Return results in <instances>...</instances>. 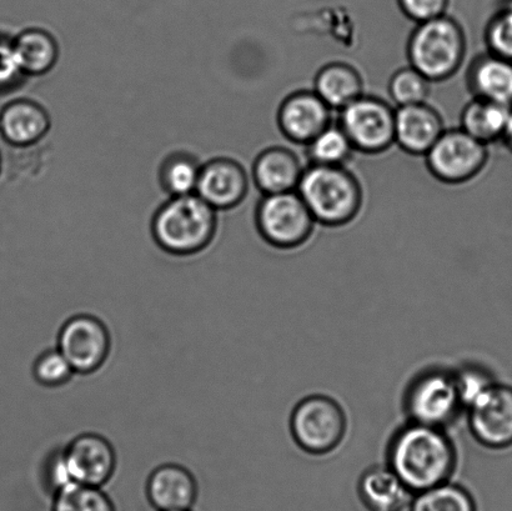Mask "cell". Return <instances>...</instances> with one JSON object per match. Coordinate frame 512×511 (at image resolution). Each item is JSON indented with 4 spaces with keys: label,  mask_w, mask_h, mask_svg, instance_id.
Segmentation results:
<instances>
[{
    "label": "cell",
    "mask_w": 512,
    "mask_h": 511,
    "mask_svg": "<svg viewBox=\"0 0 512 511\" xmlns=\"http://www.w3.org/2000/svg\"><path fill=\"white\" fill-rule=\"evenodd\" d=\"M464 408L455 373L448 370L421 373L406 390L405 410L413 423L445 429Z\"/></svg>",
    "instance_id": "5b68a950"
},
{
    "label": "cell",
    "mask_w": 512,
    "mask_h": 511,
    "mask_svg": "<svg viewBox=\"0 0 512 511\" xmlns=\"http://www.w3.org/2000/svg\"><path fill=\"white\" fill-rule=\"evenodd\" d=\"M388 462L401 482L418 494L450 482L458 453L445 429L410 422L391 439Z\"/></svg>",
    "instance_id": "6da1fadb"
},
{
    "label": "cell",
    "mask_w": 512,
    "mask_h": 511,
    "mask_svg": "<svg viewBox=\"0 0 512 511\" xmlns=\"http://www.w3.org/2000/svg\"><path fill=\"white\" fill-rule=\"evenodd\" d=\"M455 378L465 408H468L481 394L498 383L488 369L474 364L460 368L458 372H455Z\"/></svg>",
    "instance_id": "4dcf8cb0"
},
{
    "label": "cell",
    "mask_w": 512,
    "mask_h": 511,
    "mask_svg": "<svg viewBox=\"0 0 512 511\" xmlns=\"http://www.w3.org/2000/svg\"><path fill=\"white\" fill-rule=\"evenodd\" d=\"M430 173L440 182L463 184L474 179L489 159V145L463 128L446 130L425 155Z\"/></svg>",
    "instance_id": "ba28073f"
},
{
    "label": "cell",
    "mask_w": 512,
    "mask_h": 511,
    "mask_svg": "<svg viewBox=\"0 0 512 511\" xmlns=\"http://www.w3.org/2000/svg\"><path fill=\"white\" fill-rule=\"evenodd\" d=\"M469 409L471 434L483 445L494 450L512 447V387L495 383L481 394Z\"/></svg>",
    "instance_id": "7c38bea8"
},
{
    "label": "cell",
    "mask_w": 512,
    "mask_h": 511,
    "mask_svg": "<svg viewBox=\"0 0 512 511\" xmlns=\"http://www.w3.org/2000/svg\"><path fill=\"white\" fill-rule=\"evenodd\" d=\"M468 84L474 97L512 107V62L483 54L470 65Z\"/></svg>",
    "instance_id": "ffe728a7"
},
{
    "label": "cell",
    "mask_w": 512,
    "mask_h": 511,
    "mask_svg": "<svg viewBox=\"0 0 512 511\" xmlns=\"http://www.w3.org/2000/svg\"><path fill=\"white\" fill-rule=\"evenodd\" d=\"M315 223L313 214L296 190L264 195L256 207V228L261 238L274 248L301 247L313 234Z\"/></svg>",
    "instance_id": "8992f818"
},
{
    "label": "cell",
    "mask_w": 512,
    "mask_h": 511,
    "mask_svg": "<svg viewBox=\"0 0 512 511\" xmlns=\"http://www.w3.org/2000/svg\"><path fill=\"white\" fill-rule=\"evenodd\" d=\"M430 80L419 70L408 67L399 69L389 83V94L399 107L426 103L430 94Z\"/></svg>",
    "instance_id": "83f0119b"
},
{
    "label": "cell",
    "mask_w": 512,
    "mask_h": 511,
    "mask_svg": "<svg viewBox=\"0 0 512 511\" xmlns=\"http://www.w3.org/2000/svg\"><path fill=\"white\" fill-rule=\"evenodd\" d=\"M403 13L416 23L445 15L449 0H399Z\"/></svg>",
    "instance_id": "d6a6232c"
},
{
    "label": "cell",
    "mask_w": 512,
    "mask_h": 511,
    "mask_svg": "<svg viewBox=\"0 0 512 511\" xmlns=\"http://www.w3.org/2000/svg\"><path fill=\"white\" fill-rule=\"evenodd\" d=\"M338 124L359 152L379 154L395 143V110L383 99L361 95L340 110Z\"/></svg>",
    "instance_id": "9c48e42d"
},
{
    "label": "cell",
    "mask_w": 512,
    "mask_h": 511,
    "mask_svg": "<svg viewBox=\"0 0 512 511\" xmlns=\"http://www.w3.org/2000/svg\"><path fill=\"white\" fill-rule=\"evenodd\" d=\"M198 492L193 473L177 463L159 465L150 473L145 487L149 503L157 511L192 510Z\"/></svg>",
    "instance_id": "2e32d148"
},
{
    "label": "cell",
    "mask_w": 512,
    "mask_h": 511,
    "mask_svg": "<svg viewBox=\"0 0 512 511\" xmlns=\"http://www.w3.org/2000/svg\"><path fill=\"white\" fill-rule=\"evenodd\" d=\"M445 132L438 110L426 103L395 110V143L413 155H426Z\"/></svg>",
    "instance_id": "e0dca14e"
},
{
    "label": "cell",
    "mask_w": 512,
    "mask_h": 511,
    "mask_svg": "<svg viewBox=\"0 0 512 511\" xmlns=\"http://www.w3.org/2000/svg\"><path fill=\"white\" fill-rule=\"evenodd\" d=\"M52 120L47 109L35 100H10L0 109V138L10 147L33 148L47 137Z\"/></svg>",
    "instance_id": "9a60e30c"
},
{
    "label": "cell",
    "mask_w": 512,
    "mask_h": 511,
    "mask_svg": "<svg viewBox=\"0 0 512 511\" xmlns=\"http://www.w3.org/2000/svg\"><path fill=\"white\" fill-rule=\"evenodd\" d=\"M485 35L489 53L512 62V0H506L490 20Z\"/></svg>",
    "instance_id": "f546056e"
},
{
    "label": "cell",
    "mask_w": 512,
    "mask_h": 511,
    "mask_svg": "<svg viewBox=\"0 0 512 511\" xmlns=\"http://www.w3.org/2000/svg\"><path fill=\"white\" fill-rule=\"evenodd\" d=\"M198 158L185 152H175L164 159L159 169V182L170 197L197 192L200 170Z\"/></svg>",
    "instance_id": "cb8c5ba5"
},
{
    "label": "cell",
    "mask_w": 512,
    "mask_h": 511,
    "mask_svg": "<svg viewBox=\"0 0 512 511\" xmlns=\"http://www.w3.org/2000/svg\"><path fill=\"white\" fill-rule=\"evenodd\" d=\"M15 53L25 77H40L53 70L59 59V45L52 33L28 28L13 37Z\"/></svg>",
    "instance_id": "44dd1931"
},
{
    "label": "cell",
    "mask_w": 512,
    "mask_h": 511,
    "mask_svg": "<svg viewBox=\"0 0 512 511\" xmlns=\"http://www.w3.org/2000/svg\"><path fill=\"white\" fill-rule=\"evenodd\" d=\"M314 92L331 109L341 110L363 95L364 82L353 65L330 63L316 74Z\"/></svg>",
    "instance_id": "7402d4cb"
},
{
    "label": "cell",
    "mask_w": 512,
    "mask_h": 511,
    "mask_svg": "<svg viewBox=\"0 0 512 511\" xmlns=\"http://www.w3.org/2000/svg\"><path fill=\"white\" fill-rule=\"evenodd\" d=\"M304 169L290 149L271 147L256 157L252 175L261 193L278 194L298 189Z\"/></svg>",
    "instance_id": "ac0fdd59"
},
{
    "label": "cell",
    "mask_w": 512,
    "mask_h": 511,
    "mask_svg": "<svg viewBox=\"0 0 512 511\" xmlns=\"http://www.w3.org/2000/svg\"><path fill=\"white\" fill-rule=\"evenodd\" d=\"M217 229V210L197 193L170 197L152 220L154 242L174 257L203 252L212 244Z\"/></svg>",
    "instance_id": "7a4b0ae2"
},
{
    "label": "cell",
    "mask_w": 512,
    "mask_h": 511,
    "mask_svg": "<svg viewBox=\"0 0 512 511\" xmlns=\"http://www.w3.org/2000/svg\"><path fill=\"white\" fill-rule=\"evenodd\" d=\"M52 511H117L103 488L69 484L52 495Z\"/></svg>",
    "instance_id": "4316f807"
},
{
    "label": "cell",
    "mask_w": 512,
    "mask_h": 511,
    "mask_svg": "<svg viewBox=\"0 0 512 511\" xmlns=\"http://www.w3.org/2000/svg\"><path fill=\"white\" fill-rule=\"evenodd\" d=\"M311 164L344 165L355 148L339 124L331 123L306 145Z\"/></svg>",
    "instance_id": "484cf974"
},
{
    "label": "cell",
    "mask_w": 512,
    "mask_h": 511,
    "mask_svg": "<svg viewBox=\"0 0 512 511\" xmlns=\"http://www.w3.org/2000/svg\"><path fill=\"white\" fill-rule=\"evenodd\" d=\"M359 495L370 511H409L415 497L389 465L365 472L360 478Z\"/></svg>",
    "instance_id": "d6986e66"
},
{
    "label": "cell",
    "mask_w": 512,
    "mask_h": 511,
    "mask_svg": "<svg viewBox=\"0 0 512 511\" xmlns=\"http://www.w3.org/2000/svg\"><path fill=\"white\" fill-rule=\"evenodd\" d=\"M2 170H3V159H2V154H0V174H2Z\"/></svg>",
    "instance_id": "e575fe53"
},
{
    "label": "cell",
    "mask_w": 512,
    "mask_h": 511,
    "mask_svg": "<svg viewBox=\"0 0 512 511\" xmlns=\"http://www.w3.org/2000/svg\"><path fill=\"white\" fill-rule=\"evenodd\" d=\"M179 511H193V510H179Z\"/></svg>",
    "instance_id": "d590c367"
},
{
    "label": "cell",
    "mask_w": 512,
    "mask_h": 511,
    "mask_svg": "<svg viewBox=\"0 0 512 511\" xmlns=\"http://www.w3.org/2000/svg\"><path fill=\"white\" fill-rule=\"evenodd\" d=\"M348 428L344 409L326 395H310L296 405L290 419L291 435L304 452L325 455L343 442Z\"/></svg>",
    "instance_id": "52a82bcc"
},
{
    "label": "cell",
    "mask_w": 512,
    "mask_h": 511,
    "mask_svg": "<svg viewBox=\"0 0 512 511\" xmlns=\"http://www.w3.org/2000/svg\"><path fill=\"white\" fill-rule=\"evenodd\" d=\"M32 373L35 382L48 389L64 387L75 375L72 365L58 348L40 353L34 360Z\"/></svg>",
    "instance_id": "f1b7e54d"
},
{
    "label": "cell",
    "mask_w": 512,
    "mask_h": 511,
    "mask_svg": "<svg viewBox=\"0 0 512 511\" xmlns=\"http://www.w3.org/2000/svg\"><path fill=\"white\" fill-rule=\"evenodd\" d=\"M25 77L15 53L13 37L0 32V95L18 89Z\"/></svg>",
    "instance_id": "1f68e13d"
},
{
    "label": "cell",
    "mask_w": 512,
    "mask_h": 511,
    "mask_svg": "<svg viewBox=\"0 0 512 511\" xmlns=\"http://www.w3.org/2000/svg\"><path fill=\"white\" fill-rule=\"evenodd\" d=\"M249 177L237 160L215 158L202 165L197 193L215 210L238 207L247 198Z\"/></svg>",
    "instance_id": "5bb4252c"
},
{
    "label": "cell",
    "mask_w": 512,
    "mask_h": 511,
    "mask_svg": "<svg viewBox=\"0 0 512 511\" xmlns=\"http://www.w3.org/2000/svg\"><path fill=\"white\" fill-rule=\"evenodd\" d=\"M331 110L314 90L290 94L278 112L281 133L291 142L308 145L331 124Z\"/></svg>",
    "instance_id": "4fadbf2b"
},
{
    "label": "cell",
    "mask_w": 512,
    "mask_h": 511,
    "mask_svg": "<svg viewBox=\"0 0 512 511\" xmlns=\"http://www.w3.org/2000/svg\"><path fill=\"white\" fill-rule=\"evenodd\" d=\"M501 142H503L505 147L508 148L512 153V110L508 119V123H506L503 137H501Z\"/></svg>",
    "instance_id": "836d02e7"
},
{
    "label": "cell",
    "mask_w": 512,
    "mask_h": 511,
    "mask_svg": "<svg viewBox=\"0 0 512 511\" xmlns=\"http://www.w3.org/2000/svg\"><path fill=\"white\" fill-rule=\"evenodd\" d=\"M296 192L315 222L325 227L349 224L363 207V188L344 165L310 164L304 169Z\"/></svg>",
    "instance_id": "3957f363"
},
{
    "label": "cell",
    "mask_w": 512,
    "mask_h": 511,
    "mask_svg": "<svg viewBox=\"0 0 512 511\" xmlns=\"http://www.w3.org/2000/svg\"><path fill=\"white\" fill-rule=\"evenodd\" d=\"M409 511H478V507L468 490L446 482L415 494Z\"/></svg>",
    "instance_id": "d4e9b609"
},
{
    "label": "cell",
    "mask_w": 512,
    "mask_h": 511,
    "mask_svg": "<svg viewBox=\"0 0 512 511\" xmlns=\"http://www.w3.org/2000/svg\"><path fill=\"white\" fill-rule=\"evenodd\" d=\"M512 107L474 97L461 113V127L471 137L490 144L498 142L508 123Z\"/></svg>",
    "instance_id": "603a6c76"
},
{
    "label": "cell",
    "mask_w": 512,
    "mask_h": 511,
    "mask_svg": "<svg viewBox=\"0 0 512 511\" xmlns=\"http://www.w3.org/2000/svg\"><path fill=\"white\" fill-rule=\"evenodd\" d=\"M57 348L75 374L99 372L112 352V335L107 325L92 314H77L60 327Z\"/></svg>",
    "instance_id": "30bf717a"
},
{
    "label": "cell",
    "mask_w": 512,
    "mask_h": 511,
    "mask_svg": "<svg viewBox=\"0 0 512 511\" xmlns=\"http://www.w3.org/2000/svg\"><path fill=\"white\" fill-rule=\"evenodd\" d=\"M466 37L461 25L448 15L418 23L408 43L411 67L430 82L453 77L463 64Z\"/></svg>",
    "instance_id": "277c9868"
},
{
    "label": "cell",
    "mask_w": 512,
    "mask_h": 511,
    "mask_svg": "<svg viewBox=\"0 0 512 511\" xmlns=\"http://www.w3.org/2000/svg\"><path fill=\"white\" fill-rule=\"evenodd\" d=\"M70 482L103 488L114 477L117 450L98 433H82L62 448Z\"/></svg>",
    "instance_id": "8fae6325"
}]
</instances>
